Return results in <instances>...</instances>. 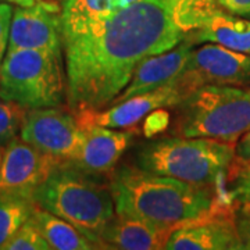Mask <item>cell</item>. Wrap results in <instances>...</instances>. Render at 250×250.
<instances>
[{
	"instance_id": "obj_1",
	"label": "cell",
	"mask_w": 250,
	"mask_h": 250,
	"mask_svg": "<svg viewBox=\"0 0 250 250\" xmlns=\"http://www.w3.org/2000/svg\"><path fill=\"white\" fill-rule=\"evenodd\" d=\"M217 0H141L62 35L67 102L74 113L108 107L146 57L174 49Z\"/></svg>"
},
{
	"instance_id": "obj_2",
	"label": "cell",
	"mask_w": 250,
	"mask_h": 250,
	"mask_svg": "<svg viewBox=\"0 0 250 250\" xmlns=\"http://www.w3.org/2000/svg\"><path fill=\"white\" fill-rule=\"evenodd\" d=\"M116 213L177 229L223 208L211 187L126 167L110 182Z\"/></svg>"
},
{
	"instance_id": "obj_3",
	"label": "cell",
	"mask_w": 250,
	"mask_h": 250,
	"mask_svg": "<svg viewBox=\"0 0 250 250\" xmlns=\"http://www.w3.org/2000/svg\"><path fill=\"white\" fill-rule=\"evenodd\" d=\"M74 163H62L34 190L36 205L72 224L81 233L104 248V232L116 215L110 184Z\"/></svg>"
},
{
	"instance_id": "obj_4",
	"label": "cell",
	"mask_w": 250,
	"mask_h": 250,
	"mask_svg": "<svg viewBox=\"0 0 250 250\" xmlns=\"http://www.w3.org/2000/svg\"><path fill=\"white\" fill-rule=\"evenodd\" d=\"M174 107L172 135L181 138L236 145L250 129V88L207 83L190 90Z\"/></svg>"
},
{
	"instance_id": "obj_5",
	"label": "cell",
	"mask_w": 250,
	"mask_h": 250,
	"mask_svg": "<svg viewBox=\"0 0 250 250\" xmlns=\"http://www.w3.org/2000/svg\"><path fill=\"white\" fill-rule=\"evenodd\" d=\"M236 159L235 145L213 138H168L145 146L139 168L153 174L211 187L229 170Z\"/></svg>"
},
{
	"instance_id": "obj_6",
	"label": "cell",
	"mask_w": 250,
	"mask_h": 250,
	"mask_svg": "<svg viewBox=\"0 0 250 250\" xmlns=\"http://www.w3.org/2000/svg\"><path fill=\"white\" fill-rule=\"evenodd\" d=\"M67 96L62 54L49 50H11L0 65V99L27 110L60 106Z\"/></svg>"
},
{
	"instance_id": "obj_7",
	"label": "cell",
	"mask_w": 250,
	"mask_h": 250,
	"mask_svg": "<svg viewBox=\"0 0 250 250\" xmlns=\"http://www.w3.org/2000/svg\"><path fill=\"white\" fill-rule=\"evenodd\" d=\"M172 83L184 96L207 83L250 88V54L203 43L193 49L184 71Z\"/></svg>"
},
{
	"instance_id": "obj_8",
	"label": "cell",
	"mask_w": 250,
	"mask_h": 250,
	"mask_svg": "<svg viewBox=\"0 0 250 250\" xmlns=\"http://www.w3.org/2000/svg\"><path fill=\"white\" fill-rule=\"evenodd\" d=\"M20 138L64 163L78 160L83 142L75 116L59 106L28 110Z\"/></svg>"
},
{
	"instance_id": "obj_9",
	"label": "cell",
	"mask_w": 250,
	"mask_h": 250,
	"mask_svg": "<svg viewBox=\"0 0 250 250\" xmlns=\"http://www.w3.org/2000/svg\"><path fill=\"white\" fill-rule=\"evenodd\" d=\"M49 50L62 54V9L54 1L43 0L31 7L13 11L9 50Z\"/></svg>"
},
{
	"instance_id": "obj_10",
	"label": "cell",
	"mask_w": 250,
	"mask_h": 250,
	"mask_svg": "<svg viewBox=\"0 0 250 250\" xmlns=\"http://www.w3.org/2000/svg\"><path fill=\"white\" fill-rule=\"evenodd\" d=\"M64 161L16 138L4 147L0 164V192L34 193L49 174Z\"/></svg>"
},
{
	"instance_id": "obj_11",
	"label": "cell",
	"mask_w": 250,
	"mask_h": 250,
	"mask_svg": "<svg viewBox=\"0 0 250 250\" xmlns=\"http://www.w3.org/2000/svg\"><path fill=\"white\" fill-rule=\"evenodd\" d=\"M184 93L174 85L168 83L157 89L145 92L132 98L117 102L102 110H82L74 116L78 125L95 124L107 128H128L159 108L177 106Z\"/></svg>"
},
{
	"instance_id": "obj_12",
	"label": "cell",
	"mask_w": 250,
	"mask_h": 250,
	"mask_svg": "<svg viewBox=\"0 0 250 250\" xmlns=\"http://www.w3.org/2000/svg\"><path fill=\"white\" fill-rule=\"evenodd\" d=\"M167 250H242L235 215L223 208L185 224L171 233Z\"/></svg>"
},
{
	"instance_id": "obj_13",
	"label": "cell",
	"mask_w": 250,
	"mask_h": 250,
	"mask_svg": "<svg viewBox=\"0 0 250 250\" xmlns=\"http://www.w3.org/2000/svg\"><path fill=\"white\" fill-rule=\"evenodd\" d=\"M195 46L187 38L171 50L146 57L136 65L129 82L111 104L172 83L184 71Z\"/></svg>"
},
{
	"instance_id": "obj_14",
	"label": "cell",
	"mask_w": 250,
	"mask_h": 250,
	"mask_svg": "<svg viewBox=\"0 0 250 250\" xmlns=\"http://www.w3.org/2000/svg\"><path fill=\"white\" fill-rule=\"evenodd\" d=\"M80 126L83 142L80 157L74 164L95 175L111 172L129 145V135L102 125Z\"/></svg>"
},
{
	"instance_id": "obj_15",
	"label": "cell",
	"mask_w": 250,
	"mask_h": 250,
	"mask_svg": "<svg viewBox=\"0 0 250 250\" xmlns=\"http://www.w3.org/2000/svg\"><path fill=\"white\" fill-rule=\"evenodd\" d=\"M175 229L149 223L136 215L116 213L104 232V248L121 250L166 249Z\"/></svg>"
},
{
	"instance_id": "obj_16",
	"label": "cell",
	"mask_w": 250,
	"mask_h": 250,
	"mask_svg": "<svg viewBox=\"0 0 250 250\" xmlns=\"http://www.w3.org/2000/svg\"><path fill=\"white\" fill-rule=\"evenodd\" d=\"M195 45L215 43L250 54V21L217 7L200 27L188 35Z\"/></svg>"
},
{
	"instance_id": "obj_17",
	"label": "cell",
	"mask_w": 250,
	"mask_h": 250,
	"mask_svg": "<svg viewBox=\"0 0 250 250\" xmlns=\"http://www.w3.org/2000/svg\"><path fill=\"white\" fill-rule=\"evenodd\" d=\"M50 249L54 250H93L99 249L96 243L81 233L72 224L36 205L31 215Z\"/></svg>"
},
{
	"instance_id": "obj_18",
	"label": "cell",
	"mask_w": 250,
	"mask_h": 250,
	"mask_svg": "<svg viewBox=\"0 0 250 250\" xmlns=\"http://www.w3.org/2000/svg\"><path fill=\"white\" fill-rule=\"evenodd\" d=\"M141 0H64L62 35L104 20Z\"/></svg>"
},
{
	"instance_id": "obj_19",
	"label": "cell",
	"mask_w": 250,
	"mask_h": 250,
	"mask_svg": "<svg viewBox=\"0 0 250 250\" xmlns=\"http://www.w3.org/2000/svg\"><path fill=\"white\" fill-rule=\"evenodd\" d=\"M35 207L34 193L0 192V250L31 218Z\"/></svg>"
},
{
	"instance_id": "obj_20",
	"label": "cell",
	"mask_w": 250,
	"mask_h": 250,
	"mask_svg": "<svg viewBox=\"0 0 250 250\" xmlns=\"http://www.w3.org/2000/svg\"><path fill=\"white\" fill-rule=\"evenodd\" d=\"M27 108L16 102L0 100V147H6L21 132Z\"/></svg>"
},
{
	"instance_id": "obj_21",
	"label": "cell",
	"mask_w": 250,
	"mask_h": 250,
	"mask_svg": "<svg viewBox=\"0 0 250 250\" xmlns=\"http://www.w3.org/2000/svg\"><path fill=\"white\" fill-rule=\"evenodd\" d=\"M1 250H50V246L36 227L34 220L29 218L10 238Z\"/></svg>"
},
{
	"instance_id": "obj_22",
	"label": "cell",
	"mask_w": 250,
	"mask_h": 250,
	"mask_svg": "<svg viewBox=\"0 0 250 250\" xmlns=\"http://www.w3.org/2000/svg\"><path fill=\"white\" fill-rule=\"evenodd\" d=\"M228 199L239 205L250 203V163L243 164L235 175L228 192Z\"/></svg>"
},
{
	"instance_id": "obj_23",
	"label": "cell",
	"mask_w": 250,
	"mask_h": 250,
	"mask_svg": "<svg viewBox=\"0 0 250 250\" xmlns=\"http://www.w3.org/2000/svg\"><path fill=\"white\" fill-rule=\"evenodd\" d=\"M14 9L9 3H0V65L9 50L10 27Z\"/></svg>"
},
{
	"instance_id": "obj_24",
	"label": "cell",
	"mask_w": 250,
	"mask_h": 250,
	"mask_svg": "<svg viewBox=\"0 0 250 250\" xmlns=\"http://www.w3.org/2000/svg\"><path fill=\"white\" fill-rule=\"evenodd\" d=\"M236 227L245 249H250V203L241 205L235 217Z\"/></svg>"
},
{
	"instance_id": "obj_25",
	"label": "cell",
	"mask_w": 250,
	"mask_h": 250,
	"mask_svg": "<svg viewBox=\"0 0 250 250\" xmlns=\"http://www.w3.org/2000/svg\"><path fill=\"white\" fill-rule=\"evenodd\" d=\"M220 9L239 17H250V0H217Z\"/></svg>"
},
{
	"instance_id": "obj_26",
	"label": "cell",
	"mask_w": 250,
	"mask_h": 250,
	"mask_svg": "<svg viewBox=\"0 0 250 250\" xmlns=\"http://www.w3.org/2000/svg\"><path fill=\"white\" fill-rule=\"evenodd\" d=\"M167 123H168V113L163 111L161 108H159L156 113L153 111L152 116L147 120V124H146V135L150 136V135L164 129L167 126Z\"/></svg>"
},
{
	"instance_id": "obj_27",
	"label": "cell",
	"mask_w": 250,
	"mask_h": 250,
	"mask_svg": "<svg viewBox=\"0 0 250 250\" xmlns=\"http://www.w3.org/2000/svg\"><path fill=\"white\" fill-rule=\"evenodd\" d=\"M236 159L242 164L250 163V129L242 136L236 147Z\"/></svg>"
},
{
	"instance_id": "obj_28",
	"label": "cell",
	"mask_w": 250,
	"mask_h": 250,
	"mask_svg": "<svg viewBox=\"0 0 250 250\" xmlns=\"http://www.w3.org/2000/svg\"><path fill=\"white\" fill-rule=\"evenodd\" d=\"M6 1L14 3L17 6H21V7H31V6H35V4L43 1V0H6Z\"/></svg>"
},
{
	"instance_id": "obj_29",
	"label": "cell",
	"mask_w": 250,
	"mask_h": 250,
	"mask_svg": "<svg viewBox=\"0 0 250 250\" xmlns=\"http://www.w3.org/2000/svg\"><path fill=\"white\" fill-rule=\"evenodd\" d=\"M3 147H0V164H1V159H3Z\"/></svg>"
}]
</instances>
